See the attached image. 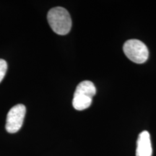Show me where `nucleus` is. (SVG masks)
<instances>
[{
    "label": "nucleus",
    "instance_id": "20e7f679",
    "mask_svg": "<svg viewBox=\"0 0 156 156\" xmlns=\"http://www.w3.org/2000/svg\"><path fill=\"white\" fill-rule=\"evenodd\" d=\"M26 113L24 105L17 104L9 111L6 121V130L9 133H16L22 127Z\"/></svg>",
    "mask_w": 156,
    "mask_h": 156
},
{
    "label": "nucleus",
    "instance_id": "f03ea898",
    "mask_svg": "<svg viewBox=\"0 0 156 156\" xmlns=\"http://www.w3.org/2000/svg\"><path fill=\"white\" fill-rule=\"evenodd\" d=\"M96 88L92 82L85 80L78 84L74 93L73 105L77 111L85 110L90 106Z\"/></svg>",
    "mask_w": 156,
    "mask_h": 156
},
{
    "label": "nucleus",
    "instance_id": "423d86ee",
    "mask_svg": "<svg viewBox=\"0 0 156 156\" xmlns=\"http://www.w3.org/2000/svg\"><path fill=\"white\" fill-rule=\"evenodd\" d=\"M7 64L5 60L0 58V83L2 81L7 73Z\"/></svg>",
    "mask_w": 156,
    "mask_h": 156
},
{
    "label": "nucleus",
    "instance_id": "7ed1b4c3",
    "mask_svg": "<svg viewBox=\"0 0 156 156\" xmlns=\"http://www.w3.org/2000/svg\"><path fill=\"white\" fill-rule=\"evenodd\" d=\"M124 54L129 59L136 64L145 63L149 56V51L141 41L131 39L124 43L123 46Z\"/></svg>",
    "mask_w": 156,
    "mask_h": 156
},
{
    "label": "nucleus",
    "instance_id": "f257e3e1",
    "mask_svg": "<svg viewBox=\"0 0 156 156\" xmlns=\"http://www.w3.org/2000/svg\"><path fill=\"white\" fill-rule=\"evenodd\" d=\"M48 24L56 34L64 36L69 34L72 28V19L69 13L63 7H54L47 15Z\"/></svg>",
    "mask_w": 156,
    "mask_h": 156
},
{
    "label": "nucleus",
    "instance_id": "39448f33",
    "mask_svg": "<svg viewBox=\"0 0 156 156\" xmlns=\"http://www.w3.org/2000/svg\"><path fill=\"white\" fill-rule=\"evenodd\" d=\"M151 135L147 131H143L139 134L136 142V156H152Z\"/></svg>",
    "mask_w": 156,
    "mask_h": 156
}]
</instances>
